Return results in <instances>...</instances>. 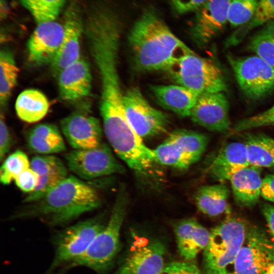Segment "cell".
Segmentation results:
<instances>
[{"label":"cell","mask_w":274,"mask_h":274,"mask_svg":"<svg viewBox=\"0 0 274 274\" xmlns=\"http://www.w3.org/2000/svg\"><path fill=\"white\" fill-rule=\"evenodd\" d=\"M121 30L120 18L109 7L92 9L84 22L83 33L101 81L99 110L105 132L130 124L118 69Z\"/></svg>","instance_id":"6da1fadb"},{"label":"cell","mask_w":274,"mask_h":274,"mask_svg":"<svg viewBox=\"0 0 274 274\" xmlns=\"http://www.w3.org/2000/svg\"><path fill=\"white\" fill-rule=\"evenodd\" d=\"M128 41L134 63L143 71H169L182 57L193 52L152 7L134 22Z\"/></svg>","instance_id":"7a4b0ae2"},{"label":"cell","mask_w":274,"mask_h":274,"mask_svg":"<svg viewBox=\"0 0 274 274\" xmlns=\"http://www.w3.org/2000/svg\"><path fill=\"white\" fill-rule=\"evenodd\" d=\"M101 202L96 188L70 176L42 198L25 203L11 218H38L50 225H60L98 208Z\"/></svg>","instance_id":"3957f363"},{"label":"cell","mask_w":274,"mask_h":274,"mask_svg":"<svg viewBox=\"0 0 274 274\" xmlns=\"http://www.w3.org/2000/svg\"><path fill=\"white\" fill-rule=\"evenodd\" d=\"M127 207L125 193H118L110 219L87 249L70 263V266L88 267L104 274L112 266L120 250V232Z\"/></svg>","instance_id":"277c9868"},{"label":"cell","mask_w":274,"mask_h":274,"mask_svg":"<svg viewBox=\"0 0 274 274\" xmlns=\"http://www.w3.org/2000/svg\"><path fill=\"white\" fill-rule=\"evenodd\" d=\"M247 226L238 218H228L210 231L203 250L204 274H229L245 240Z\"/></svg>","instance_id":"5b68a950"},{"label":"cell","mask_w":274,"mask_h":274,"mask_svg":"<svg viewBox=\"0 0 274 274\" xmlns=\"http://www.w3.org/2000/svg\"><path fill=\"white\" fill-rule=\"evenodd\" d=\"M168 72L178 85L199 95L227 89L224 76L217 64L194 52L182 57Z\"/></svg>","instance_id":"8992f818"},{"label":"cell","mask_w":274,"mask_h":274,"mask_svg":"<svg viewBox=\"0 0 274 274\" xmlns=\"http://www.w3.org/2000/svg\"><path fill=\"white\" fill-rule=\"evenodd\" d=\"M106 223L101 216H97L80 221L58 232L54 237L55 252L50 269L71 263L81 256Z\"/></svg>","instance_id":"52a82bcc"},{"label":"cell","mask_w":274,"mask_h":274,"mask_svg":"<svg viewBox=\"0 0 274 274\" xmlns=\"http://www.w3.org/2000/svg\"><path fill=\"white\" fill-rule=\"evenodd\" d=\"M241 89L252 99H258L274 90V67L258 56L227 55Z\"/></svg>","instance_id":"ba28073f"},{"label":"cell","mask_w":274,"mask_h":274,"mask_svg":"<svg viewBox=\"0 0 274 274\" xmlns=\"http://www.w3.org/2000/svg\"><path fill=\"white\" fill-rule=\"evenodd\" d=\"M65 159L69 169L84 180L125 171L109 147L104 143L94 148L74 149L65 155Z\"/></svg>","instance_id":"9c48e42d"},{"label":"cell","mask_w":274,"mask_h":274,"mask_svg":"<svg viewBox=\"0 0 274 274\" xmlns=\"http://www.w3.org/2000/svg\"><path fill=\"white\" fill-rule=\"evenodd\" d=\"M127 119L142 138L163 132L168 124L167 115L151 106L138 87L129 88L124 94Z\"/></svg>","instance_id":"30bf717a"},{"label":"cell","mask_w":274,"mask_h":274,"mask_svg":"<svg viewBox=\"0 0 274 274\" xmlns=\"http://www.w3.org/2000/svg\"><path fill=\"white\" fill-rule=\"evenodd\" d=\"M166 254L161 242L137 237L113 274H157L166 263Z\"/></svg>","instance_id":"8fae6325"},{"label":"cell","mask_w":274,"mask_h":274,"mask_svg":"<svg viewBox=\"0 0 274 274\" xmlns=\"http://www.w3.org/2000/svg\"><path fill=\"white\" fill-rule=\"evenodd\" d=\"M269 241L262 230L247 226L245 240L234 263V273L263 274L268 261Z\"/></svg>","instance_id":"7c38bea8"},{"label":"cell","mask_w":274,"mask_h":274,"mask_svg":"<svg viewBox=\"0 0 274 274\" xmlns=\"http://www.w3.org/2000/svg\"><path fill=\"white\" fill-rule=\"evenodd\" d=\"M230 0H209L195 12L190 32L193 42L203 47L224 28Z\"/></svg>","instance_id":"4fadbf2b"},{"label":"cell","mask_w":274,"mask_h":274,"mask_svg":"<svg viewBox=\"0 0 274 274\" xmlns=\"http://www.w3.org/2000/svg\"><path fill=\"white\" fill-rule=\"evenodd\" d=\"M63 36V24L55 20L38 24L27 43L29 61L35 66L51 64Z\"/></svg>","instance_id":"5bb4252c"},{"label":"cell","mask_w":274,"mask_h":274,"mask_svg":"<svg viewBox=\"0 0 274 274\" xmlns=\"http://www.w3.org/2000/svg\"><path fill=\"white\" fill-rule=\"evenodd\" d=\"M229 104L223 92L199 95L190 117L195 123L209 130L226 132L231 130Z\"/></svg>","instance_id":"9a60e30c"},{"label":"cell","mask_w":274,"mask_h":274,"mask_svg":"<svg viewBox=\"0 0 274 274\" xmlns=\"http://www.w3.org/2000/svg\"><path fill=\"white\" fill-rule=\"evenodd\" d=\"M62 133L74 149L97 147L102 143V128L98 119L81 112H75L60 122Z\"/></svg>","instance_id":"2e32d148"},{"label":"cell","mask_w":274,"mask_h":274,"mask_svg":"<svg viewBox=\"0 0 274 274\" xmlns=\"http://www.w3.org/2000/svg\"><path fill=\"white\" fill-rule=\"evenodd\" d=\"M63 26V40L51 64L53 74L56 76L63 68L81 57L80 43L83 33L84 22L79 8L75 2L70 4L65 12Z\"/></svg>","instance_id":"e0dca14e"},{"label":"cell","mask_w":274,"mask_h":274,"mask_svg":"<svg viewBox=\"0 0 274 274\" xmlns=\"http://www.w3.org/2000/svg\"><path fill=\"white\" fill-rule=\"evenodd\" d=\"M57 77L59 95L62 99L73 101L89 94L92 83L91 71L88 62L81 56L63 68Z\"/></svg>","instance_id":"ac0fdd59"},{"label":"cell","mask_w":274,"mask_h":274,"mask_svg":"<svg viewBox=\"0 0 274 274\" xmlns=\"http://www.w3.org/2000/svg\"><path fill=\"white\" fill-rule=\"evenodd\" d=\"M250 165L244 143L230 142L220 149L207 168V174L221 183Z\"/></svg>","instance_id":"d6986e66"},{"label":"cell","mask_w":274,"mask_h":274,"mask_svg":"<svg viewBox=\"0 0 274 274\" xmlns=\"http://www.w3.org/2000/svg\"><path fill=\"white\" fill-rule=\"evenodd\" d=\"M174 231L178 251L184 261H194L209 242L210 231L194 219L179 221Z\"/></svg>","instance_id":"ffe728a7"},{"label":"cell","mask_w":274,"mask_h":274,"mask_svg":"<svg viewBox=\"0 0 274 274\" xmlns=\"http://www.w3.org/2000/svg\"><path fill=\"white\" fill-rule=\"evenodd\" d=\"M261 168L249 165L234 174L229 181L234 200L241 207L255 206L261 196Z\"/></svg>","instance_id":"44dd1931"},{"label":"cell","mask_w":274,"mask_h":274,"mask_svg":"<svg viewBox=\"0 0 274 274\" xmlns=\"http://www.w3.org/2000/svg\"><path fill=\"white\" fill-rule=\"evenodd\" d=\"M151 89L161 106L182 117H190L199 95L178 84L153 85Z\"/></svg>","instance_id":"7402d4cb"},{"label":"cell","mask_w":274,"mask_h":274,"mask_svg":"<svg viewBox=\"0 0 274 274\" xmlns=\"http://www.w3.org/2000/svg\"><path fill=\"white\" fill-rule=\"evenodd\" d=\"M26 141L29 150L40 155H50L66 150L60 130L52 124L35 125L28 132Z\"/></svg>","instance_id":"603a6c76"},{"label":"cell","mask_w":274,"mask_h":274,"mask_svg":"<svg viewBox=\"0 0 274 274\" xmlns=\"http://www.w3.org/2000/svg\"><path fill=\"white\" fill-rule=\"evenodd\" d=\"M228 187L223 183L205 185L199 187L194 195L198 209L202 213L216 217L230 212L228 199Z\"/></svg>","instance_id":"cb8c5ba5"},{"label":"cell","mask_w":274,"mask_h":274,"mask_svg":"<svg viewBox=\"0 0 274 274\" xmlns=\"http://www.w3.org/2000/svg\"><path fill=\"white\" fill-rule=\"evenodd\" d=\"M165 141L177 152L189 158L195 163L204 152L209 139L202 133L186 129H177L172 132Z\"/></svg>","instance_id":"d4e9b609"},{"label":"cell","mask_w":274,"mask_h":274,"mask_svg":"<svg viewBox=\"0 0 274 274\" xmlns=\"http://www.w3.org/2000/svg\"><path fill=\"white\" fill-rule=\"evenodd\" d=\"M49 102L45 94L35 89H28L21 92L15 102V110L21 120L36 123L47 115Z\"/></svg>","instance_id":"484cf974"},{"label":"cell","mask_w":274,"mask_h":274,"mask_svg":"<svg viewBox=\"0 0 274 274\" xmlns=\"http://www.w3.org/2000/svg\"><path fill=\"white\" fill-rule=\"evenodd\" d=\"M245 144L250 165L274 167V139L263 133H246Z\"/></svg>","instance_id":"4316f807"},{"label":"cell","mask_w":274,"mask_h":274,"mask_svg":"<svg viewBox=\"0 0 274 274\" xmlns=\"http://www.w3.org/2000/svg\"><path fill=\"white\" fill-rule=\"evenodd\" d=\"M272 20H274V0H258L253 18L230 36L226 42V46L237 44L252 29Z\"/></svg>","instance_id":"83f0119b"},{"label":"cell","mask_w":274,"mask_h":274,"mask_svg":"<svg viewBox=\"0 0 274 274\" xmlns=\"http://www.w3.org/2000/svg\"><path fill=\"white\" fill-rule=\"evenodd\" d=\"M19 69L12 54L3 50L0 53V101L5 106L17 83Z\"/></svg>","instance_id":"f1b7e54d"},{"label":"cell","mask_w":274,"mask_h":274,"mask_svg":"<svg viewBox=\"0 0 274 274\" xmlns=\"http://www.w3.org/2000/svg\"><path fill=\"white\" fill-rule=\"evenodd\" d=\"M250 49L274 67V20L264 25L250 39Z\"/></svg>","instance_id":"f546056e"},{"label":"cell","mask_w":274,"mask_h":274,"mask_svg":"<svg viewBox=\"0 0 274 274\" xmlns=\"http://www.w3.org/2000/svg\"><path fill=\"white\" fill-rule=\"evenodd\" d=\"M66 0H20L37 24L55 21Z\"/></svg>","instance_id":"4dcf8cb0"},{"label":"cell","mask_w":274,"mask_h":274,"mask_svg":"<svg viewBox=\"0 0 274 274\" xmlns=\"http://www.w3.org/2000/svg\"><path fill=\"white\" fill-rule=\"evenodd\" d=\"M30 162L27 155L16 150L4 161L0 170V180L4 185H9L23 171L30 167Z\"/></svg>","instance_id":"1f68e13d"},{"label":"cell","mask_w":274,"mask_h":274,"mask_svg":"<svg viewBox=\"0 0 274 274\" xmlns=\"http://www.w3.org/2000/svg\"><path fill=\"white\" fill-rule=\"evenodd\" d=\"M258 0H230L228 22L232 27H241L253 18Z\"/></svg>","instance_id":"d6a6232c"},{"label":"cell","mask_w":274,"mask_h":274,"mask_svg":"<svg viewBox=\"0 0 274 274\" xmlns=\"http://www.w3.org/2000/svg\"><path fill=\"white\" fill-rule=\"evenodd\" d=\"M67 177V170L54 172L40 176L39 182L36 189L31 193H28L22 202L25 204L40 199Z\"/></svg>","instance_id":"836d02e7"},{"label":"cell","mask_w":274,"mask_h":274,"mask_svg":"<svg viewBox=\"0 0 274 274\" xmlns=\"http://www.w3.org/2000/svg\"><path fill=\"white\" fill-rule=\"evenodd\" d=\"M274 126V105L267 110L238 121L231 128L237 133L263 126Z\"/></svg>","instance_id":"e575fe53"},{"label":"cell","mask_w":274,"mask_h":274,"mask_svg":"<svg viewBox=\"0 0 274 274\" xmlns=\"http://www.w3.org/2000/svg\"><path fill=\"white\" fill-rule=\"evenodd\" d=\"M30 162V167L40 177L54 172L67 170L63 161L51 154L36 155L32 158Z\"/></svg>","instance_id":"d590c367"},{"label":"cell","mask_w":274,"mask_h":274,"mask_svg":"<svg viewBox=\"0 0 274 274\" xmlns=\"http://www.w3.org/2000/svg\"><path fill=\"white\" fill-rule=\"evenodd\" d=\"M157 274H204L194 261H174L166 263Z\"/></svg>","instance_id":"8d00e7d4"},{"label":"cell","mask_w":274,"mask_h":274,"mask_svg":"<svg viewBox=\"0 0 274 274\" xmlns=\"http://www.w3.org/2000/svg\"><path fill=\"white\" fill-rule=\"evenodd\" d=\"M39 175L30 167L23 171L17 176L14 181L17 186L22 191L30 193L37 186Z\"/></svg>","instance_id":"74e56055"},{"label":"cell","mask_w":274,"mask_h":274,"mask_svg":"<svg viewBox=\"0 0 274 274\" xmlns=\"http://www.w3.org/2000/svg\"><path fill=\"white\" fill-rule=\"evenodd\" d=\"M209 0H170L174 11L178 14L196 12Z\"/></svg>","instance_id":"f35d334b"},{"label":"cell","mask_w":274,"mask_h":274,"mask_svg":"<svg viewBox=\"0 0 274 274\" xmlns=\"http://www.w3.org/2000/svg\"><path fill=\"white\" fill-rule=\"evenodd\" d=\"M12 145L11 136L5 117L1 113L0 118V159L2 161L10 151Z\"/></svg>","instance_id":"ab89813d"},{"label":"cell","mask_w":274,"mask_h":274,"mask_svg":"<svg viewBox=\"0 0 274 274\" xmlns=\"http://www.w3.org/2000/svg\"><path fill=\"white\" fill-rule=\"evenodd\" d=\"M260 209L268 228L270 239L274 244V206L263 202L261 204Z\"/></svg>","instance_id":"60d3db41"},{"label":"cell","mask_w":274,"mask_h":274,"mask_svg":"<svg viewBox=\"0 0 274 274\" xmlns=\"http://www.w3.org/2000/svg\"><path fill=\"white\" fill-rule=\"evenodd\" d=\"M261 196L274 202V175H266L262 180Z\"/></svg>","instance_id":"b9f144b4"},{"label":"cell","mask_w":274,"mask_h":274,"mask_svg":"<svg viewBox=\"0 0 274 274\" xmlns=\"http://www.w3.org/2000/svg\"><path fill=\"white\" fill-rule=\"evenodd\" d=\"M268 261L263 274H274V244L270 239L268 245Z\"/></svg>","instance_id":"7bdbcfd3"}]
</instances>
